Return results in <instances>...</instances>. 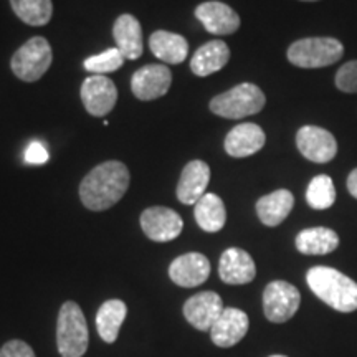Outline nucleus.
I'll return each instance as SVG.
<instances>
[{
  "label": "nucleus",
  "mask_w": 357,
  "mask_h": 357,
  "mask_svg": "<svg viewBox=\"0 0 357 357\" xmlns=\"http://www.w3.org/2000/svg\"><path fill=\"white\" fill-rule=\"evenodd\" d=\"M194 217L197 225L208 234H217L225 227L227 211L223 200L217 194H205L194 205Z\"/></svg>",
  "instance_id": "nucleus-24"
},
{
  "label": "nucleus",
  "mask_w": 357,
  "mask_h": 357,
  "mask_svg": "<svg viewBox=\"0 0 357 357\" xmlns=\"http://www.w3.org/2000/svg\"><path fill=\"white\" fill-rule=\"evenodd\" d=\"M195 17L212 35H231L240 29V17L234 8L223 2L211 0L195 8Z\"/></svg>",
  "instance_id": "nucleus-13"
},
{
  "label": "nucleus",
  "mask_w": 357,
  "mask_h": 357,
  "mask_svg": "<svg viewBox=\"0 0 357 357\" xmlns=\"http://www.w3.org/2000/svg\"><path fill=\"white\" fill-rule=\"evenodd\" d=\"M129 171L119 160L96 166L79 184V199L88 211H108L124 197L129 187Z\"/></svg>",
  "instance_id": "nucleus-1"
},
{
  "label": "nucleus",
  "mask_w": 357,
  "mask_h": 357,
  "mask_svg": "<svg viewBox=\"0 0 357 357\" xmlns=\"http://www.w3.org/2000/svg\"><path fill=\"white\" fill-rule=\"evenodd\" d=\"M218 275L227 284H247L257 276V266L252 255L242 248H229L222 253Z\"/></svg>",
  "instance_id": "nucleus-16"
},
{
  "label": "nucleus",
  "mask_w": 357,
  "mask_h": 357,
  "mask_svg": "<svg viewBox=\"0 0 357 357\" xmlns=\"http://www.w3.org/2000/svg\"><path fill=\"white\" fill-rule=\"evenodd\" d=\"M149 48L155 58L169 65H178L189 55V42L178 33L158 30L149 37Z\"/></svg>",
  "instance_id": "nucleus-22"
},
{
  "label": "nucleus",
  "mask_w": 357,
  "mask_h": 357,
  "mask_svg": "<svg viewBox=\"0 0 357 357\" xmlns=\"http://www.w3.org/2000/svg\"><path fill=\"white\" fill-rule=\"evenodd\" d=\"M48 159H50V155H48L47 147H45L42 142H38V141L30 142L29 147H26V151H25V162L26 164H45Z\"/></svg>",
  "instance_id": "nucleus-31"
},
{
  "label": "nucleus",
  "mask_w": 357,
  "mask_h": 357,
  "mask_svg": "<svg viewBox=\"0 0 357 357\" xmlns=\"http://www.w3.org/2000/svg\"><path fill=\"white\" fill-rule=\"evenodd\" d=\"M126 61V58L123 56V53L118 48H109V50L100 53V55L88 56L84 60V68L93 75H105V73H113V71L119 70Z\"/></svg>",
  "instance_id": "nucleus-28"
},
{
  "label": "nucleus",
  "mask_w": 357,
  "mask_h": 357,
  "mask_svg": "<svg viewBox=\"0 0 357 357\" xmlns=\"http://www.w3.org/2000/svg\"><path fill=\"white\" fill-rule=\"evenodd\" d=\"M339 247V236L326 227H312L298 234L296 248L303 255H328Z\"/></svg>",
  "instance_id": "nucleus-23"
},
{
  "label": "nucleus",
  "mask_w": 357,
  "mask_h": 357,
  "mask_svg": "<svg viewBox=\"0 0 357 357\" xmlns=\"http://www.w3.org/2000/svg\"><path fill=\"white\" fill-rule=\"evenodd\" d=\"M141 229L147 238L164 243L181 235L184 222L172 208L149 207L141 213Z\"/></svg>",
  "instance_id": "nucleus-10"
},
{
  "label": "nucleus",
  "mask_w": 357,
  "mask_h": 357,
  "mask_svg": "<svg viewBox=\"0 0 357 357\" xmlns=\"http://www.w3.org/2000/svg\"><path fill=\"white\" fill-rule=\"evenodd\" d=\"M306 202L314 211H324L336 202V187L333 178L326 174L316 176L306 189Z\"/></svg>",
  "instance_id": "nucleus-27"
},
{
  "label": "nucleus",
  "mask_w": 357,
  "mask_h": 357,
  "mask_svg": "<svg viewBox=\"0 0 357 357\" xmlns=\"http://www.w3.org/2000/svg\"><path fill=\"white\" fill-rule=\"evenodd\" d=\"M128 316V306L121 300H108L102 303L96 314V329L105 342H114L119 329Z\"/></svg>",
  "instance_id": "nucleus-25"
},
{
  "label": "nucleus",
  "mask_w": 357,
  "mask_h": 357,
  "mask_svg": "<svg viewBox=\"0 0 357 357\" xmlns=\"http://www.w3.org/2000/svg\"><path fill=\"white\" fill-rule=\"evenodd\" d=\"M265 142L266 134L258 124L243 123L227 134L223 147H225V153L231 158L240 159L257 154L258 151L263 149Z\"/></svg>",
  "instance_id": "nucleus-17"
},
{
  "label": "nucleus",
  "mask_w": 357,
  "mask_h": 357,
  "mask_svg": "<svg viewBox=\"0 0 357 357\" xmlns=\"http://www.w3.org/2000/svg\"><path fill=\"white\" fill-rule=\"evenodd\" d=\"M53 53L47 38L33 37L12 55L10 68L25 83L38 82L52 66Z\"/></svg>",
  "instance_id": "nucleus-6"
},
{
  "label": "nucleus",
  "mask_w": 357,
  "mask_h": 357,
  "mask_svg": "<svg viewBox=\"0 0 357 357\" xmlns=\"http://www.w3.org/2000/svg\"><path fill=\"white\" fill-rule=\"evenodd\" d=\"M223 307L222 298L213 291H202L189 298L184 305V316L199 331H211Z\"/></svg>",
  "instance_id": "nucleus-14"
},
{
  "label": "nucleus",
  "mask_w": 357,
  "mask_h": 357,
  "mask_svg": "<svg viewBox=\"0 0 357 357\" xmlns=\"http://www.w3.org/2000/svg\"><path fill=\"white\" fill-rule=\"evenodd\" d=\"M172 83L167 65H146L132 75L131 91L141 101H153L164 96Z\"/></svg>",
  "instance_id": "nucleus-11"
},
{
  "label": "nucleus",
  "mask_w": 357,
  "mask_h": 357,
  "mask_svg": "<svg viewBox=\"0 0 357 357\" xmlns=\"http://www.w3.org/2000/svg\"><path fill=\"white\" fill-rule=\"evenodd\" d=\"M265 93L257 84L242 83L212 98L211 111L225 119H242L258 114L265 108Z\"/></svg>",
  "instance_id": "nucleus-5"
},
{
  "label": "nucleus",
  "mask_w": 357,
  "mask_h": 357,
  "mask_svg": "<svg viewBox=\"0 0 357 357\" xmlns=\"http://www.w3.org/2000/svg\"><path fill=\"white\" fill-rule=\"evenodd\" d=\"M84 109L91 116L101 118L113 111L118 101V88L105 75H93L88 77L79 89Z\"/></svg>",
  "instance_id": "nucleus-8"
},
{
  "label": "nucleus",
  "mask_w": 357,
  "mask_h": 357,
  "mask_svg": "<svg viewBox=\"0 0 357 357\" xmlns=\"http://www.w3.org/2000/svg\"><path fill=\"white\" fill-rule=\"evenodd\" d=\"M12 10L26 25L43 26L52 20V0H10Z\"/></svg>",
  "instance_id": "nucleus-26"
},
{
  "label": "nucleus",
  "mask_w": 357,
  "mask_h": 357,
  "mask_svg": "<svg viewBox=\"0 0 357 357\" xmlns=\"http://www.w3.org/2000/svg\"><path fill=\"white\" fill-rule=\"evenodd\" d=\"M296 146L303 158L316 164L329 162L337 154L336 137L319 126H303L296 134Z\"/></svg>",
  "instance_id": "nucleus-9"
},
{
  "label": "nucleus",
  "mask_w": 357,
  "mask_h": 357,
  "mask_svg": "<svg viewBox=\"0 0 357 357\" xmlns=\"http://www.w3.org/2000/svg\"><path fill=\"white\" fill-rule=\"evenodd\" d=\"M346 184H347V190H349V194L354 199H357V167L349 174V177H347Z\"/></svg>",
  "instance_id": "nucleus-32"
},
{
  "label": "nucleus",
  "mask_w": 357,
  "mask_h": 357,
  "mask_svg": "<svg viewBox=\"0 0 357 357\" xmlns=\"http://www.w3.org/2000/svg\"><path fill=\"white\" fill-rule=\"evenodd\" d=\"M248 316L238 307H225L211 328L213 344L218 347H231L238 344L248 331Z\"/></svg>",
  "instance_id": "nucleus-15"
},
{
  "label": "nucleus",
  "mask_w": 357,
  "mask_h": 357,
  "mask_svg": "<svg viewBox=\"0 0 357 357\" xmlns=\"http://www.w3.org/2000/svg\"><path fill=\"white\" fill-rule=\"evenodd\" d=\"M301 294L288 281H271L263 291V311L271 323H287L300 310Z\"/></svg>",
  "instance_id": "nucleus-7"
},
{
  "label": "nucleus",
  "mask_w": 357,
  "mask_h": 357,
  "mask_svg": "<svg viewBox=\"0 0 357 357\" xmlns=\"http://www.w3.org/2000/svg\"><path fill=\"white\" fill-rule=\"evenodd\" d=\"M301 2H316V0H301Z\"/></svg>",
  "instance_id": "nucleus-33"
},
{
  "label": "nucleus",
  "mask_w": 357,
  "mask_h": 357,
  "mask_svg": "<svg viewBox=\"0 0 357 357\" xmlns=\"http://www.w3.org/2000/svg\"><path fill=\"white\" fill-rule=\"evenodd\" d=\"M334 83L339 91L357 93V60H351L342 65L337 70Z\"/></svg>",
  "instance_id": "nucleus-29"
},
{
  "label": "nucleus",
  "mask_w": 357,
  "mask_h": 357,
  "mask_svg": "<svg viewBox=\"0 0 357 357\" xmlns=\"http://www.w3.org/2000/svg\"><path fill=\"white\" fill-rule=\"evenodd\" d=\"M113 35L116 48L126 60H137L142 55V29L139 20L131 13H123L118 17L113 26Z\"/></svg>",
  "instance_id": "nucleus-19"
},
{
  "label": "nucleus",
  "mask_w": 357,
  "mask_h": 357,
  "mask_svg": "<svg viewBox=\"0 0 357 357\" xmlns=\"http://www.w3.org/2000/svg\"><path fill=\"white\" fill-rule=\"evenodd\" d=\"M270 357H287V356H280V354H275V356H270Z\"/></svg>",
  "instance_id": "nucleus-34"
},
{
  "label": "nucleus",
  "mask_w": 357,
  "mask_h": 357,
  "mask_svg": "<svg viewBox=\"0 0 357 357\" xmlns=\"http://www.w3.org/2000/svg\"><path fill=\"white\" fill-rule=\"evenodd\" d=\"M230 60V48L223 40H211L197 52L194 53L190 60L192 73L197 77H208L217 73Z\"/></svg>",
  "instance_id": "nucleus-20"
},
{
  "label": "nucleus",
  "mask_w": 357,
  "mask_h": 357,
  "mask_svg": "<svg viewBox=\"0 0 357 357\" xmlns=\"http://www.w3.org/2000/svg\"><path fill=\"white\" fill-rule=\"evenodd\" d=\"M89 333L84 314L75 301L61 306L56 321V346L61 357H82L88 351Z\"/></svg>",
  "instance_id": "nucleus-4"
},
{
  "label": "nucleus",
  "mask_w": 357,
  "mask_h": 357,
  "mask_svg": "<svg viewBox=\"0 0 357 357\" xmlns=\"http://www.w3.org/2000/svg\"><path fill=\"white\" fill-rule=\"evenodd\" d=\"M344 55V45L333 37H310L289 45L287 56L298 68H324L334 65Z\"/></svg>",
  "instance_id": "nucleus-3"
},
{
  "label": "nucleus",
  "mask_w": 357,
  "mask_h": 357,
  "mask_svg": "<svg viewBox=\"0 0 357 357\" xmlns=\"http://www.w3.org/2000/svg\"><path fill=\"white\" fill-rule=\"evenodd\" d=\"M211 182V167L204 160H190L185 164L177 184V199L185 205H195L205 195Z\"/></svg>",
  "instance_id": "nucleus-18"
},
{
  "label": "nucleus",
  "mask_w": 357,
  "mask_h": 357,
  "mask_svg": "<svg viewBox=\"0 0 357 357\" xmlns=\"http://www.w3.org/2000/svg\"><path fill=\"white\" fill-rule=\"evenodd\" d=\"M169 276L177 287L195 288L211 276V261L202 253L190 252L177 257L169 266Z\"/></svg>",
  "instance_id": "nucleus-12"
},
{
  "label": "nucleus",
  "mask_w": 357,
  "mask_h": 357,
  "mask_svg": "<svg viewBox=\"0 0 357 357\" xmlns=\"http://www.w3.org/2000/svg\"><path fill=\"white\" fill-rule=\"evenodd\" d=\"M307 287L321 301L341 312L357 310V283L329 266H312L306 273Z\"/></svg>",
  "instance_id": "nucleus-2"
},
{
  "label": "nucleus",
  "mask_w": 357,
  "mask_h": 357,
  "mask_svg": "<svg viewBox=\"0 0 357 357\" xmlns=\"http://www.w3.org/2000/svg\"><path fill=\"white\" fill-rule=\"evenodd\" d=\"M294 207L293 194L287 189H280L263 195L257 202V213L263 225L278 227L287 220Z\"/></svg>",
  "instance_id": "nucleus-21"
},
{
  "label": "nucleus",
  "mask_w": 357,
  "mask_h": 357,
  "mask_svg": "<svg viewBox=\"0 0 357 357\" xmlns=\"http://www.w3.org/2000/svg\"><path fill=\"white\" fill-rule=\"evenodd\" d=\"M0 357H35V352L26 342L20 339H12L2 346Z\"/></svg>",
  "instance_id": "nucleus-30"
}]
</instances>
